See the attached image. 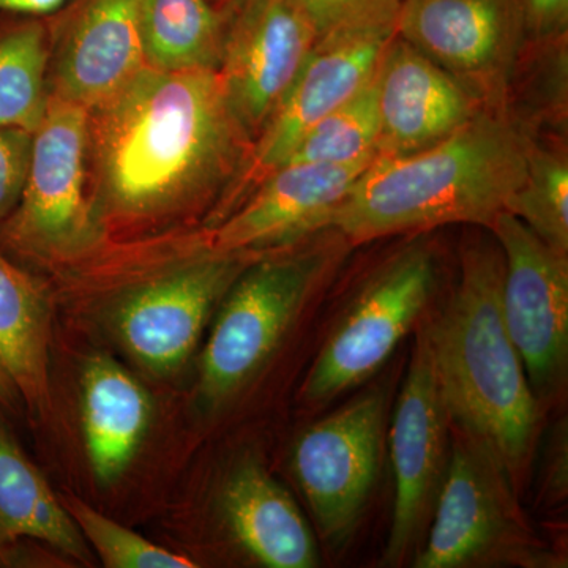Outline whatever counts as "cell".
Segmentation results:
<instances>
[{
	"instance_id": "obj_20",
	"label": "cell",
	"mask_w": 568,
	"mask_h": 568,
	"mask_svg": "<svg viewBox=\"0 0 568 568\" xmlns=\"http://www.w3.org/2000/svg\"><path fill=\"white\" fill-rule=\"evenodd\" d=\"M22 538L43 541L81 564L92 560L61 497L0 418V560Z\"/></svg>"
},
{
	"instance_id": "obj_8",
	"label": "cell",
	"mask_w": 568,
	"mask_h": 568,
	"mask_svg": "<svg viewBox=\"0 0 568 568\" xmlns=\"http://www.w3.org/2000/svg\"><path fill=\"white\" fill-rule=\"evenodd\" d=\"M506 463L477 437L458 436L437 496L428 544L418 568L485 562L523 541Z\"/></svg>"
},
{
	"instance_id": "obj_14",
	"label": "cell",
	"mask_w": 568,
	"mask_h": 568,
	"mask_svg": "<svg viewBox=\"0 0 568 568\" xmlns=\"http://www.w3.org/2000/svg\"><path fill=\"white\" fill-rule=\"evenodd\" d=\"M448 414L426 336H418L390 432L395 507L386 560L399 564L416 544L446 474Z\"/></svg>"
},
{
	"instance_id": "obj_34",
	"label": "cell",
	"mask_w": 568,
	"mask_h": 568,
	"mask_svg": "<svg viewBox=\"0 0 568 568\" xmlns=\"http://www.w3.org/2000/svg\"><path fill=\"white\" fill-rule=\"evenodd\" d=\"M211 2H216V0H211Z\"/></svg>"
},
{
	"instance_id": "obj_4",
	"label": "cell",
	"mask_w": 568,
	"mask_h": 568,
	"mask_svg": "<svg viewBox=\"0 0 568 568\" xmlns=\"http://www.w3.org/2000/svg\"><path fill=\"white\" fill-rule=\"evenodd\" d=\"M334 252L317 248L254 264L224 294L201 357V392L211 403L235 394L274 351Z\"/></svg>"
},
{
	"instance_id": "obj_17",
	"label": "cell",
	"mask_w": 568,
	"mask_h": 568,
	"mask_svg": "<svg viewBox=\"0 0 568 568\" xmlns=\"http://www.w3.org/2000/svg\"><path fill=\"white\" fill-rule=\"evenodd\" d=\"M141 3L142 0L85 2L63 43L55 95L95 111L148 67Z\"/></svg>"
},
{
	"instance_id": "obj_3",
	"label": "cell",
	"mask_w": 568,
	"mask_h": 568,
	"mask_svg": "<svg viewBox=\"0 0 568 568\" xmlns=\"http://www.w3.org/2000/svg\"><path fill=\"white\" fill-rule=\"evenodd\" d=\"M503 283L495 235L473 239L457 290L425 336L448 417L515 467L528 457L538 406L504 321Z\"/></svg>"
},
{
	"instance_id": "obj_1",
	"label": "cell",
	"mask_w": 568,
	"mask_h": 568,
	"mask_svg": "<svg viewBox=\"0 0 568 568\" xmlns=\"http://www.w3.org/2000/svg\"><path fill=\"white\" fill-rule=\"evenodd\" d=\"M95 112L103 197L122 215H153L215 192L239 178L253 144L215 70L144 67Z\"/></svg>"
},
{
	"instance_id": "obj_24",
	"label": "cell",
	"mask_w": 568,
	"mask_h": 568,
	"mask_svg": "<svg viewBox=\"0 0 568 568\" xmlns=\"http://www.w3.org/2000/svg\"><path fill=\"white\" fill-rule=\"evenodd\" d=\"M506 212L551 248L568 254V155L566 141L530 136L526 174Z\"/></svg>"
},
{
	"instance_id": "obj_28",
	"label": "cell",
	"mask_w": 568,
	"mask_h": 568,
	"mask_svg": "<svg viewBox=\"0 0 568 568\" xmlns=\"http://www.w3.org/2000/svg\"><path fill=\"white\" fill-rule=\"evenodd\" d=\"M317 36L357 29L396 28L406 0H297Z\"/></svg>"
},
{
	"instance_id": "obj_27",
	"label": "cell",
	"mask_w": 568,
	"mask_h": 568,
	"mask_svg": "<svg viewBox=\"0 0 568 568\" xmlns=\"http://www.w3.org/2000/svg\"><path fill=\"white\" fill-rule=\"evenodd\" d=\"M63 507L80 530L88 547L108 568H194L186 556L152 544L148 538L119 525L74 496L61 497Z\"/></svg>"
},
{
	"instance_id": "obj_33",
	"label": "cell",
	"mask_w": 568,
	"mask_h": 568,
	"mask_svg": "<svg viewBox=\"0 0 568 568\" xmlns=\"http://www.w3.org/2000/svg\"><path fill=\"white\" fill-rule=\"evenodd\" d=\"M231 2L235 3V2H239V0H231Z\"/></svg>"
},
{
	"instance_id": "obj_5",
	"label": "cell",
	"mask_w": 568,
	"mask_h": 568,
	"mask_svg": "<svg viewBox=\"0 0 568 568\" xmlns=\"http://www.w3.org/2000/svg\"><path fill=\"white\" fill-rule=\"evenodd\" d=\"M396 36L450 74L484 110L508 114L526 43L518 0H406Z\"/></svg>"
},
{
	"instance_id": "obj_7",
	"label": "cell",
	"mask_w": 568,
	"mask_h": 568,
	"mask_svg": "<svg viewBox=\"0 0 568 568\" xmlns=\"http://www.w3.org/2000/svg\"><path fill=\"white\" fill-rule=\"evenodd\" d=\"M504 254L503 315L534 387L555 386L567 366L568 254L511 213L489 227Z\"/></svg>"
},
{
	"instance_id": "obj_11",
	"label": "cell",
	"mask_w": 568,
	"mask_h": 568,
	"mask_svg": "<svg viewBox=\"0 0 568 568\" xmlns=\"http://www.w3.org/2000/svg\"><path fill=\"white\" fill-rule=\"evenodd\" d=\"M395 32L396 28L357 29L317 40L278 108L254 138L237 178L241 189L257 185L286 163L308 130L373 81Z\"/></svg>"
},
{
	"instance_id": "obj_26",
	"label": "cell",
	"mask_w": 568,
	"mask_h": 568,
	"mask_svg": "<svg viewBox=\"0 0 568 568\" xmlns=\"http://www.w3.org/2000/svg\"><path fill=\"white\" fill-rule=\"evenodd\" d=\"M377 144H379V119H377L376 85L373 78V81L357 95L328 112L312 130H308L284 164L365 162L377 156Z\"/></svg>"
},
{
	"instance_id": "obj_2",
	"label": "cell",
	"mask_w": 568,
	"mask_h": 568,
	"mask_svg": "<svg viewBox=\"0 0 568 568\" xmlns=\"http://www.w3.org/2000/svg\"><path fill=\"white\" fill-rule=\"evenodd\" d=\"M529 140L510 115L481 110L432 148L377 155L328 230L353 244L444 224L489 230L525 179Z\"/></svg>"
},
{
	"instance_id": "obj_10",
	"label": "cell",
	"mask_w": 568,
	"mask_h": 568,
	"mask_svg": "<svg viewBox=\"0 0 568 568\" xmlns=\"http://www.w3.org/2000/svg\"><path fill=\"white\" fill-rule=\"evenodd\" d=\"M91 111L50 97L47 114L32 138L28 179L7 237L36 252L69 250L88 233L85 159Z\"/></svg>"
},
{
	"instance_id": "obj_22",
	"label": "cell",
	"mask_w": 568,
	"mask_h": 568,
	"mask_svg": "<svg viewBox=\"0 0 568 568\" xmlns=\"http://www.w3.org/2000/svg\"><path fill=\"white\" fill-rule=\"evenodd\" d=\"M230 18L211 0H142L141 33L148 67L219 71Z\"/></svg>"
},
{
	"instance_id": "obj_30",
	"label": "cell",
	"mask_w": 568,
	"mask_h": 568,
	"mask_svg": "<svg viewBox=\"0 0 568 568\" xmlns=\"http://www.w3.org/2000/svg\"><path fill=\"white\" fill-rule=\"evenodd\" d=\"M526 41L568 37V0H518Z\"/></svg>"
},
{
	"instance_id": "obj_32",
	"label": "cell",
	"mask_w": 568,
	"mask_h": 568,
	"mask_svg": "<svg viewBox=\"0 0 568 568\" xmlns=\"http://www.w3.org/2000/svg\"><path fill=\"white\" fill-rule=\"evenodd\" d=\"M18 399H20V396H18L17 390H14L13 384L10 383L6 373L0 369V405L13 407L17 405Z\"/></svg>"
},
{
	"instance_id": "obj_31",
	"label": "cell",
	"mask_w": 568,
	"mask_h": 568,
	"mask_svg": "<svg viewBox=\"0 0 568 568\" xmlns=\"http://www.w3.org/2000/svg\"><path fill=\"white\" fill-rule=\"evenodd\" d=\"M67 0H0V11L22 14H48L61 9Z\"/></svg>"
},
{
	"instance_id": "obj_18",
	"label": "cell",
	"mask_w": 568,
	"mask_h": 568,
	"mask_svg": "<svg viewBox=\"0 0 568 568\" xmlns=\"http://www.w3.org/2000/svg\"><path fill=\"white\" fill-rule=\"evenodd\" d=\"M224 519L235 540L271 568H312L315 538L293 497L257 463H245L223 489Z\"/></svg>"
},
{
	"instance_id": "obj_23",
	"label": "cell",
	"mask_w": 568,
	"mask_h": 568,
	"mask_svg": "<svg viewBox=\"0 0 568 568\" xmlns=\"http://www.w3.org/2000/svg\"><path fill=\"white\" fill-rule=\"evenodd\" d=\"M568 37L526 41L511 80L507 112L538 140L567 141Z\"/></svg>"
},
{
	"instance_id": "obj_15",
	"label": "cell",
	"mask_w": 568,
	"mask_h": 568,
	"mask_svg": "<svg viewBox=\"0 0 568 568\" xmlns=\"http://www.w3.org/2000/svg\"><path fill=\"white\" fill-rule=\"evenodd\" d=\"M373 160L349 164L287 163L276 168L213 231L212 254L260 252L331 231L332 215Z\"/></svg>"
},
{
	"instance_id": "obj_25",
	"label": "cell",
	"mask_w": 568,
	"mask_h": 568,
	"mask_svg": "<svg viewBox=\"0 0 568 568\" xmlns=\"http://www.w3.org/2000/svg\"><path fill=\"white\" fill-rule=\"evenodd\" d=\"M48 51L39 26H28L0 39V130L36 133L47 114L44 91Z\"/></svg>"
},
{
	"instance_id": "obj_19",
	"label": "cell",
	"mask_w": 568,
	"mask_h": 568,
	"mask_svg": "<svg viewBox=\"0 0 568 568\" xmlns=\"http://www.w3.org/2000/svg\"><path fill=\"white\" fill-rule=\"evenodd\" d=\"M82 433L93 477L111 485L123 476L151 424V396L110 355H93L82 372Z\"/></svg>"
},
{
	"instance_id": "obj_21",
	"label": "cell",
	"mask_w": 568,
	"mask_h": 568,
	"mask_svg": "<svg viewBox=\"0 0 568 568\" xmlns=\"http://www.w3.org/2000/svg\"><path fill=\"white\" fill-rule=\"evenodd\" d=\"M50 339L43 291L0 253V369L36 414L50 406Z\"/></svg>"
},
{
	"instance_id": "obj_29",
	"label": "cell",
	"mask_w": 568,
	"mask_h": 568,
	"mask_svg": "<svg viewBox=\"0 0 568 568\" xmlns=\"http://www.w3.org/2000/svg\"><path fill=\"white\" fill-rule=\"evenodd\" d=\"M32 138L24 130H0V215L20 201L31 164Z\"/></svg>"
},
{
	"instance_id": "obj_9",
	"label": "cell",
	"mask_w": 568,
	"mask_h": 568,
	"mask_svg": "<svg viewBox=\"0 0 568 568\" xmlns=\"http://www.w3.org/2000/svg\"><path fill=\"white\" fill-rule=\"evenodd\" d=\"M231 13L219 74L231 110L254 141L320 36L297 0H239Z\"/></svg>"
},
{
	"instance_id": "obj_13",
	"label": "cell",
	"mask_w": 568,
	"mask_h": 568,
	"mask_svg": "<svg viewBox=\"0 0 568 568\" xmlns=\"http://www.w3.org/2000/svg\"><path fill=\"white\" fill-rule=\"evenodd\" d=\"M242 256L212 254L134 291L115 317L125 349L159 375L185 364L213 306L245 271Z\"/></svg>"
},
{
	"instance_id": "obj_16",
	"label": "cell",
	"mask_w": 568,
	"mask_h": 568,
	"mask_svg": "<svg viewBox=\"0 0 568 568\" xmlns=\"http://www.w3.org/2000/svg\"><path fill=\"white\" fill-rule=\"evenodd\" d=\"M377 155H409L447 140L484 110L435 62L392 37L375 73Z\"/></svg>"
},
{
	"instance_id": "obj_6",
	"label": "cell",
	"mask_w": 568,
	"mask_h": 568,
	"mask_svg": "<svg viewBox=\"0 0 568 568\" xmlns=\"http://www.w3.org/2000/svg\"><path fill=\"white\" fill-rule=\"evenodd\" d=\"M435 284V257L424 245L394 257L324 347L306 381V398L327 402L376 372L422 315Z\"/></svg>"
},
{
	"instance_id": "obj_12",
	"label": "cell",
	"mask_w": 568,
	"mask_h": 568,
	"mask_svg": "<svg viewBox=\"0 0 568 568\" xmlns=\"http://www.w3.org/2000/svg\"><path fill=\"white\" fill-rule=\"evenodd\" d=\"M383 396L369 394L306 429L294 476L325 537L345 540L357 525L379 463Z\"/></svg>"
}]
</instances>
